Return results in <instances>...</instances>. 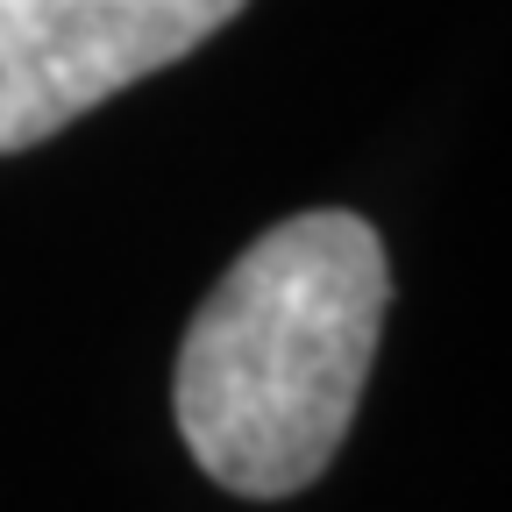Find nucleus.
<instances>
[{"instance_id":"f03ea898","label":"nucleus","mask_w":512,"mask_h":512,"mask_svg":"<svg viewBox=\"0 0 512 512\" xmlns=\"http://www.w3.org/2000/svg\"><path fill=\"white\" fill-rule=\"evenodd\" d=\"M249 0H0V157L171 72Z\"/></svg>"},{"instance_id":"f257e3e1","label":"nucleus","mask_w":512,"mask_h":512,"mask_svg":"<svg viewBox=\"0 0 512 512\" xmlns=\"http://www.w3.org/2000/svg\"><path fill=\"white\" fill-rule=\"evenodd\" d=\"M392 264L349 207L264 228L178 342V441L228 498H292L328 477L377 363Z\"/></svg>"}]
</instances>
